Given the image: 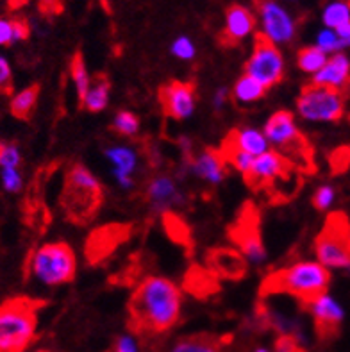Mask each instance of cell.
I'll return each mask as SVG.
<instances>
[{
    "instance_id": "obj_6",
    "label": "cell",
    "mask_w": 350,
    "mask_h": 352,
    "mask_svg": "<svg viewBox=\"0 0 350 352\" xmlns=\"http://www.w3.org/2000/svg\"><path fill=\"white\" fill-rule=\"evenodd\" d=\"M265 136L281 154L288 157L300 174L315 172V156L309 140L297 129L295 116L289 111H277L268 118L265 125Z\"/></svg>"
},
{
    "instance_id": "obj_10",
    "label": "cell",
    "mask_w": 350,
    "mask_h": 352,
    "mask_svg": "<svg viewBox=\"0 0 350 352\" xmlns=\"http://www.w3.org/2000/svg\"><path fill=\"white\" fill-rule=\"evenodd\" d=\"M229 240L241 250V254L252 263H261L266 250L261 240V213L254 202H245L238 211L234 223L227 229Z\"/></svg>"
},
{
    "instance_id": "obj_43",
    "label": "cell",
    "mask_w": 350,
    "mask_h": 352,
    "mask_svg": "<svg viewBox=\"0 0 350 352\" xmlns=\"http://www.w3.org/2000/svg\"><path fill=\"white\" fill-rule=\"evenodd\" d=\"M226 100H227V89L226 88H222V89H218L217 94H215V98H213V106H215V109H222L223 107V104H226Z\"/></svg>"
},
{
    "instance_id": "obj_18",
    "label": "cell",
    "mask_w": 350,
    "mask_h": 352,
    "mask_svg": "<svg viewBox=\"0 0 350 352\" xmlns=\"http://www.w3.org/2000/svg\"><path fill=\"white\" fill-rule=\"evenodd\" d=\"M188 166L197 177L204 179L211 184H220L226 179V160L218 148H206L200 154H191L186 157Z\"/></svg>"
},
{
    "instance_id": "obj_4",
    "label": "cell",
    "mask_w": 350,
    "mask_h": 352,
    "mask_svg": "<svg viewBox=\"0 0 350 352\" xmlns=\"http://www.w3.org/2000/svg\"><path fill=\"white\" fill-rule=\"evenodd\" d=\"M302 175L300 170L279 151H266L254 160L250 170L245 174V183L254 192L268 193L272 202H281L284 201L283 193L288 199L295 193L292 184Z\"/></svg>"
},
{
    "instance_id": "obj_9",
    "label": "cell",
    "mask_w": 350,
    "mask_h": 352,
    "mask_svg": "<svg viewBox=\"0 0 350 352\" xmlns=\"http://www.w3.org/2000/svg\"><path fill=\"white\" fill-rule=\"evenodd\" d=\"M298 115L309 122H338L345 115V94L324 85H311L302 88L297 98Z\"/></svg>"
},
{
    "instance_id": "obj_7",
    "label": "cell",
    "mask_w": 350,
    "mask_h": 352,
    "mask_svg": "<svg viewBox=\"0 0 350 352\" xmlns=\"http://www.w3.org/2000/svg\"><path fill=\"white\" fill-rule=\"evenodd\" d=\"M29 270L40 283L58 286L74 281L77 272V259L68 243L54 241L36 249L29 261Z\"/></svg>"
},
{
    "instance_id": "obj_34",
    "label": "cell",
    "mask_w": 350,
    "mask_h": 352,
    "mask_svg": "<svg viewBox=\"0 0 350 352\" xmlns=\"http://www.w3.org/2000/svg\"><path fill=\"white\" fill-rule=\"evenodd\" d=\"M0 183L6 192L18 193L23 186V179L18 168H0Z\"/></svg>"
},
{
    "instance_id": "obj_42",
    "label": "cell",
    "mask_w": 350,
    "mask_h": 352,
    "mask_svg": "<svg viewBox=\"0 0 350 352\" xmlns=\"http://www.w3.org/2000/svg\"><path fill=\"white\" fill-rule=\"evenodd\" d=\"M29 36V25L23 20H14V43L27 40Z\"/></svg>"
},
{
    "instance_id": "obj_14",
    "label": "cell",
    "mask_w": 350,
    "mask_h": 352,
    "mask_svg": "<svg viewBox=\"0 0 350 352\" xmlns=\"http://www.w3.org/2000/svg\"><path fill=\"white\" fill-rule=\"evenodd\" d=\"M261 14L263 34L274 43H288L295 34V23L275 0H254Z\"/></svg>"
},
{
    "instance_id": "obj_30",
    "label": "cell",
    "mask_w": 350,
    "mask_h": 352,
    "mask_svg": "<svg viewBox=\"0 0 350 352\" xmlns=\"http://www.w3.org/2000/svg\"><path fill=\"white\" fill-rule=\"evenodd\" d=\"M324 23L327 29H338V27L350 23V2L347 0H336L331 2L324 9Z\"/></svg>"
},
{
    "instance_id": "obj_8",
    "label": "cell",
    "mask_w": 350,
    "mask_h": 352,
    "mask_svg": "<svg viewBox=\"0 0 350 352\" xmlns=\"http://www.w3.org/2000/svg\"><path fill=\"white\" fill-rule=\"evenodd\" d=\"M315 254L327 268L350 267V222L345 213L329 214L315 240Z\"/></svg>"
},
{
    "instance_id": "obj_16",
    "label": "cell",
    "mask_w": 350,
    "mask_h": 352,
    "mask_svg": "<svg viewBox=\"0 0 350 352\" xmlns=\"http://www.w3.org/2000/svg\"><path fill=\"white\" fill-rule=\"evenodd\" d=\"M206 265L220 279L239 281L248 272L245 256L231 247H213L206 252Z\"/></svg>"
},
{
    "instance_id": "obj_17",
    "label": "cell",
    "mask_w": 350,
    "mask_h": 352,
    "mask_svg": "<svg viewBox=\"0 0 350 352\" xmlns=\"http://www.w3.org/2000/svg\"><path fill=\"white\" fill-rule=\"evenodd\" d=\"M254 27H256V18L247 8L239 4L229 6L226 13V29L220 36V43L226 47L238 45L254 31Z\"/></svg>"
},
{
    "instance_id": "obj_25",
    "label": "cell",
    "mask_w": 350,
    "mask_h": 352,
    "mask_svg": "<svg viewBox=\"0 0 350 352\" xmlns=\"http://www.w3.org/2000/svg\"><path fill=\"white\" fill-rule=\"evenodd\" d=\"M163 228L172 241L177 245L184 247L186 250L193 249V238H191V229L184 220L173 211H164L163 213Z\"/></svg>"
},
{
    "instance_id": "obj_37",
    "label": "cell",
    "mask_w": 350,
    "mask_h": 352,
    "mask_svg": "<svg viewBox=\"0 0 350 352\" xmlns=\"http://www.w3.org/2000/svg\"><path fill=\"white\" fill-rule=\"evenodd\" d=\"M172 52L173 56H177L179 59H193L195 58V45L191 43L188 38H177V40L173 41L172 45Z\"/></svg>"
},
{
    "instance_id": "obj_26",
    "label": "cell",
    "mask_w": 350,
    "mask_h": 352,
    "mask_svg": "<svg viewBox=\"0 0 350 352\" xmlns=\"http://www.w3.org/2000/svg\"><path fill=\"white\" fill-rule=\"evenodd\" d=\"M266 89L268 88H266L263 82H259L256 77L245 74V76L239 77L238 82H236L234 88H232V94H231L232 102L236 104L256 102V100L265 97Z\"/></svg>"
},
{
    "instance_id": "obj_20",
    "label": "cell",
    "mask_w": 350,
    "mask_h": 352,
    "mask_svg": "<svg viewBox=\"0 0 350 352\" xmlns=\"http://www.w3.org/2000/svg\"><path fill=\"white\" fill-rule=\"evenodd\" d=\"M182 288L197 299H208L220 290V277L211 272L208 267L191 265L182 279Z\"/></svg>"
},
{
    "instance_id": "obj_21",
    "label": "cell",
    "mask_w": 350,
    "mask_h": 352,
    "mask_svg": "<svg viewBox=\"0 0 350 352\" xmlns=\"http://www.w3.org/2000/svg\"><path fill=\"white\" fill-rule=\"evenodd\" d=\"M222 143H226L229 147L238 148V151L247 152L254 157L261 156L270 148V142L265 136V133L257 129H234L227 134Z\"/></svg>"
},
{
    "instance_id": "obj_29",
    "label": "cell",
    "mask_w": 350,
    "mask_h": 352,
    "mask_svg": "<svg viewBox=\"0 0 350 352\" xmlns=\"http://www.w3.org/2000/svg\"><path fill=\"white\" fill-rule=\"evenodd\" d=\"M327 59V52H324L320 47H304V49L298 50L297 56L298 68L307 72V74H316V72L322 70Z\"/></svg>"
},
{
    "instance_id": "obj_5",
    "label": "cell",
    "mask_w": 350,
    "mask_h": 352,
    "mask_svg": "<svg viewBox=\"0 0 350 352\" xmlns=\"http://www.w3.org/2000/svg\"><path fill=\"white\" fill-rule=\"evenodd\" d=\"M40 302L13 299L0 306V352H23L36 336Z\"/></svg>"
},
{
    "instance_id": "obj_31",
    "label": "cell",
    "mask_w": 350,
    "mask_h": 352,
    "mask_svg": "<svg viewBox=\"0 0 350 352\" xmlns=\"http://www.w3.org/2000/svg\"><path fill=\"white\" fill-rule=\"evenodd\" d=\"M106 157L113 163L115 168L120 170V172H125V174H133L134 168L138 165V157L136 152H133L127 147H111L106 151Z\"/></svg>"
},
{
    "instance_id": "obj_45",
    "label": "cell",
    "mask_w": 350,
    "mask_h": 352,
    "mask_svg": "<svg viewBox=\"0 0 350 352\" xmlns=\"http://www.w3.org/2000/svg\"><path fill=\"white\" fill-rule=\"evenodd\" d=\"M38 352H50V351H38Z\"/></svg>"
},
{
    "instance_id": "obj_24",
    "label": "cell",
    "mask_w": 350,
    "mask_h": 352,
    "mask_svg": "<svg viewBox=\"0 0 350 352\" xmlns=\"http://www.w3.org/2000/svg\"><path fill=\"white\" fill-rule=\"evenodd\" d=\"M222 340L213 335H191L179 338L170 352H220Z\"/></svg>"
},
{
    "instance_id": "obj_41",
    "label": "cell",
    "mask_w": 350,
    "mask_h": 352,
    "mask_svg": "<svg viewBox=\"0 0 350 352\" xmlns=\"http://www.w3.org/2000/svg\"><path fill=\"white\" fill-rule=\"evenodd\" d=\"M111 352H140V349L133 336H120Z\"/></svg>"
},
{
    "instance_id": "obj_23",
    "label": "cell",
    "mask_w": 350,
    "mask_h": 352,
    "mask_svg": "<svg viewBox=\"0 0 350 352\" xmlns=\"http://www.w3.org/2000/svg\"><path fill=\"white\" fill-rule=\"evenodd\" d=\"M109 91H111L109 77L106 74H97V76L91 77L88 95H86L85 102L80 104V107L91 113L102 111L107 102H109Z\"/></svg>"
},
{
    "instance_id": "obj_44",
    "label": "cell",
    "mask_w": 350,
    "mask_h": 352,
    "mask_svg": "<svg viewBox=\"0 0 350 352\" xmlns=\"http://www.w3.org/2000/svg\"><path fill=\"white\" fill-rule=\"evenodd\" d=\"M256 352H270V351H266V349H257Z\"/></svg>"
},
{
    "instance_id": "obj_19",
    "label": "cell",
    "mask_w": 350,
    "mask_h": 352,
    "mask_svg": "<svg viewBox=\"0 0 350 352\" xmlns=\"http://www.w3.org/2000/svg\"><path fill=\"white\" fill-rule=\"evenodd\" d=\"M313 82L329 86V88L345 94L350 88V59L343 52L333 54L324 65V68L316 72Z\"/></svg>"
},
{
    "instance_id": "obj_33",
    "label": "cell",
    "mask_w": 350,
    "mask_h": 352,
    "mask_svg": "<svg viewBox=\"0 0 350 352\" xmlns=\"http://www.w3.org/2000/svg\"><path fill=\"white\" fill-rule=\"evenodd\" d=\"M316 47L324 50L327 54H336V52H342L345 49V43L340 36L336 34V31L333 29H324V31L320 32L318 38H316Z\"/></svg>"
},
{
    "instance_id": "obj_13",
    "label": "cell",
    "mask_w": 350,
    "mask_h": 352,
    "mask_svg": "<svg viewBox=\"0 0 350 352\" xmlns=\"http://www.w3.org/2000/svg\"><path fill=\"white\" fill-rule=\"evenodd\" d=\"M163 113L173 120H186L195 111V86L191 82L172 80L160 88Z\"/></svg>"
},
{
    "instance_id": "obj_36",
    "label": "cell",
    "mask_w": 350,
    "mask_h": 352,
    "mask_svg": "<svg viewBox=\"0 0 350 352\" xmlns=\"http://www.w3.org/2000/svg\"><path fill=\"white\" fill-rule=\"evenodd\" d=\"M336 199V190L333 186H329V184H324V186H320L318 190L313 195V206H315L318 211H324L331 208V204Z\"/></svg>"
},
{
    "instance_id": "obj_32",
    "label": "cell",
    "mask_w": 350,
    "mask_h": 352,
    "mask_svg": "<svg viewBox=\"0 0 350 352\" xmlns=\"http://www.w3.org/2000/svg\"><path fill=\"white\" fill-rule=\"evenodd\" d=\"M140 129V118L131 111L116 113L115 120L111 124V131L122 136H133Z\"/></svg>"
},
{
    "instance_id": "obj_40",
    "label": "cell",
    "mask_w": 350,
    "mask_h": 352,
    "mask_svg": "<svg viewBox=\"0 0 350 352\" xmlns=\"http://www.w3.org/2000/svg\"><path fill=\"white\" fill-rule=\"evenodd\" d=\"M14 43V20L0 18V47Z\"/></svg>"
},
{
    "instance_id": "obj_2",
    "label": "cell",
    "mask_w": 350,
    "mask_h": 352,
    "mask_svg": "<svg viewBox=\"0 0 350 352\" xmlns=\"http://www.w3.org/2000/svg\"><path fill=\"white\" fill-rule=\"evenodd\" d=\"M331 272L320 261H298L292 267L268 274L261 283V295L288 294L302 306H309L320 295L327 294Z\"/></svg>"
},
{
    "instance_id": "obj_38",
    "label": "cell",
    "mask_w": 350,
    "mask_h": 352,
    "mask_svg": "<svg viewBox=\"0 0 350 352\" xmlns=\"http://www.w3.org/2000/svg\"><path fill=\"white\" fill-rule=\"evenodd\" d=\"M13 86V72L4 56H0V94H8Z\"/></svg>"
},
{
    "instance_id": "obj_15",
    "label": "cell",
    "mask_w": 350,
    "mask_h": 352,
    "mask_svg": "<svg viewBox=\"0 0 350 352\" xmlns=\"http://www.w3.org/2000/svg\"><path fill=\"white\" fill-rule=\"evenodd\" d=\"M307 309L313 315L316 335L320 338L327 340L338 335L343 318H345V311H343L342 304L334 297H331L329 294L320 295L318 299H315L307 306Z\"/></svg>"
},
{
    "instance_id": "obj_12",
    "label": "cell",
    "mask_w": 350,
    "mask_h": 352,
    "mask_svg": "<svg viewBox=\"0 0 350 352\" xmlns=\"http://www.w3.org/2000/svg\"><path fill=\"white\" fill-rule=\"evenodd\" d=\"M131 232L133 226L129 223H107L91 231L85 243L86 261L89 265H100L106 261L120 245H124L131 238Z\"/></svg>"
},
{
    "instance_id": "obj_46",
    "label": "cell",
    "mask_w": 350,
    "mask_h": 352,
    "mask_svg": "<svg viewBox=\"0 0 350 352\" xmlns=\"http://www.w3.org/2000/svg\"><path fill=\"white\" fill-rule=\"evenodd\" d=\"M347 270H349V272H350V267H349V268H347Z\"/></svg>"
},
{
    "instance_id": "obj_39",
    "label": "cell",
    "mask_w": 350,
    "mask_h": 352,
    "mask_svg": "<svg viewBox=\"0 0 350 352\" xmlns=\"http://www.w3.org/2000/svg\"><path fill=\"white\" fill-rule=\"evenodd\" d=\"M275 352H304V349L295 336L279 335V338L275 340Z\"/></svg>"
},
{
    "instance_id": "obj_3",
    "label": "cell",
    "mask_w": 350,
    "mask_h": 352,
    "mask_svg": "<svg viewBox=\"0 0 350 352\" xmlns=\"http://www.w3.org/2000/svg\"><path fill=\"white\" fill-rule=\"evenodd\" d=\"M104 202L102 184L85 165H74L67 172L61 206L70 222L86 226L97 217Z\"/></svg>"
},
{
    "instance_id": "obj_35",
    "label": "cell",
    "mask_w": 350,
    "mask_h": 352,
    "mask_svg": "<svg viewBox=\"0 0 350 352\" xmlns=\"http://www.w3.org/2000/svg\"><path fill=\"white\" fill-rule=\"evenodd\" d=\"M22 161L20 151L14 143H2L0 147V168H18Z\"/></svg>"
},
{
    "instance_id": "obj_27",
    "label": "cell",
    "mask_w": 350,
    "mask_h": 352,
    "mask_svg": "<svg viewBox=\"0 0 350 352\" xmlns=\"http://www.w3.org/2000/svg\"><path fill=\"white\" fill-rule=\"evenodd\" d=\"M38 95H40V88L38 86H29V88H23L22 91H18L13 98H11V113H13L17 118H22L27 120L31 113L34 111L36 102H38Z\"/></svg>"
},
{
    "instance_id": "obj_22",
    "label": "cell",
    "mask_w": 350,
    "mask_h": 352,
    "mask_svg": "<svg viewBox=\"0 0 350 352\" xmlns=\"http://www.w3.org/2000/svg\"><path fill=\"white\" fill-rule=\"evenodd\" d=\"M146 197H149L152 208L155 211H163V213L168 206L177 204V202L182 201L181 192L177 190L175 183L166 175L152 179L149 188H146Z\"/></svg>"
},
{
    "instance_id": "obj_28",
    "label": "cell",
    "mask_w": 350,
    "mask_h": 352,
    "mask_svg": "<svg viewBox=\"0 0 350 352\" xmlns=\"http://www.w3.org/2000/svg\"><path fill=\"white\" fill-rule=\"evenodd\" d=\"M70 74L72 79H74V85L77 88V97H79V104L85 102L86 95H88L89 85H91V79L88 76V70H86V63L83 54L77 52L70 63Z\"/></svg>"
},
{
    "instance_id": "obj_1",
    "label": "cell",
    "mask_w": 350,
    "mask_h": 352,
    "mask_svg": "<svg viewBox=\"0 0 350 352\" xmlns=\"http://www.w3.org/2000/svg\"><path fill=\"white\" fill-rule=\"evenodd\" d=\"M182 295L166 277L143 279L129 299V327L138 335H161L172 329L181 317Z\"/></svg>"
},
{
    "instance_id": "obj_11",
    "label": "cell",
    "mask_w": 350,
    "mask_h": 352,
    "mask_svg": "<svg viewBox=\"0 0 350 352\" xmlns=\"http://www.w3.org/2000/svg\"><path fill=\"white\" fill-rule=\"evenodd\" d=\"M245 74L256 77L259 82L272 88L279 85L284 77V59L279 49L275 47L270 38L263 32L256 34L254 40V52L245 65Z\"/></svg>"
}]
</instances>
